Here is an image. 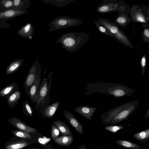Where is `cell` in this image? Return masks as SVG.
I'll return each mask as SVG.
<instances>
[{"instance_id":"6da1fadb","label":"cell","mask_w":149,"mask_h":149,"mask_svg":"<svg viewBox=\"0 0 149 149\" xmlns=\"http://www.w3.org/2000/svg\"><path fill=\"white\" fill-rule=\"evenodd\" d=\"M135 91L131 88L120 83L96 82L86 85L84 95H90L94 93L104 94L112 95L116 98L130 96Z\"/></svg>"},{"instance_id":"7a4b0ae2","label":"cell","mask_w":149,"mask_h":149,"mask_svg":"<svg viewBox=\"0 0 149 149\" xmlns=\"http://www.w3.org/2000/svg\"><path fill=\"white\" fill-rule=\"evenodd\" d=\"M139 103L138 100L128 102L111 109L102 113V123L105 125H115L126 120L136 110Z\"/></svg>"},{"instance_id":"3957f363","label":"cell","mask_w":149,"mask_h":149,"mask_svg":"<svg viewBox=\"0 0 149 149\" xmlns=\"http://www.w3.org/2000/svg\"><path fill=\"white\" fill-rule=\"evenodd\" d=\"M89 38L88 33L85 32H72L61 35L57 39L56 42L61 44L63 49L73 53L83 47Z\"/></svg>"},{"instance_id":"277c9868","label":"cell","mask_w":149,"mask_h":149,"mask_svg":"<svg viewBox=\"0 0 149 149\" xmlns=\"http://www.w3.org/2000/svg\"><path fill=\"white\" fill-rule=\"evenodd\" d=\"M53 72L51 71L41 82L38 91L35 104L36 110H42L49 104L50 93L52 81Z\"/></svg>"},{"instance_id":"5b68a950","label":"cell","mask_w":149,"mask_h":149,"mask_svg":"<svg viewBox=\"0 0 149 149\" xmlns=\"http://www.w3.org/2000/svg\"><path fill=\"white\" fill-rule=\"evenodd\" d=\"M98 21L104 26L112 35V37L125 46L132 49L134 47L130 39L114 22L109 19L98 18Z\"/></svg>"},{"instance_id":"8992f818","label":"cell","mask_w":149,"mask_h":149,"mask_svg":"<svg viewBox=\"0 0 149 149\" xmlns=\"http://www.w3.org/2000/svg\"><path fill=\"white\" fill-rule=\"evenodd\" d=\"M129 8L123 0H103L96 8V12L104 14L111 12H123Z\"/></svg>"},{"instance_id":"52a82bcc","label":"cell","mask_w":149,"mask_h":149,"mask_svg":"<svg viewBox=\"0 0 149 149\" xmlns=\"http://www.w3.org/2000/svg\"><path fill=\"white\" fill-rule=\"evenodd\" d=\"M79 19L70 18L67 16H61L55 18L47 25L50 27L48 31L51 32L62 29L79 26L82 23Z\"/></svg>"},{"instance_id":"ba28073f","label":"cell","mask_w":149,"mask_h":149,"mask_svg":"<svg viewBox=\"0 0 149 149\" xmlns=\"http://www.w3.org/2000/svg\"><path fill=\"white\" fill-rule=\"evenodd\" d=\"M129 14L131 21L149 25V7L145 5L135 4L130 8Z\"/></svg>"},{"instance_id":"9c48e42d","label":"cell","mask_w":149,"mask_h":149,"mask_svg":"<svg viewBox=\"0 0 149 149\" xmlns=\"http://www.w3.org/2000/svg\"><path fill=\"white\" fill-rule=\"evenodd\" d=\"M41 64L37 59L29 69L24 79L23 88L28 95L29 91L31 86L34 83L41 73Z\"/></svg>"},{"instance_id":"30bf717a","label":"cell","mask_w":149,"mask_h":149,"mask_svg":"<svg viewBox=\"0 0 149 149\" xmlns=\"http://www.w3.org/2000/svg\"><path fill=\"white\" fill-rule=\"evenodd\" d=\"M35 143L33 141L14 136L5 143V149H21Z\"/></svg>"},{"instance_id":"8fae6325","label":"cell","mask_w":149,"mask_h":149,"mask_svg":"<svg viewBox=\"0 0 149 149\" xmlns=\"http://www.w3.org/2000/svg\"><path fill=\"white\" fill-rule=\"evenodd\" d=\"M8 122L17 129L29 133H34L37 132L36 128L29 126L18 117H11L8 119Z\"/></svg>"},{"instance_id":"7c38bea8","label":"cell","mask_w":149,"mask_h":149,"mask_svg":"<svg viewBox=\"0 0 149 149\" xmlns=\"http://www.w3.org/2000/svg\"><path fill=\"white\" fill-rule=\"evenodd\" d=\"M63 115L70 124L79 134L83 133V127L81 124L70 111L65 110L63 112Z\"/></svg>"},{"instance_id":"4fadbf2b","label":"cell","mask_w":149,"mask_h":149,"mask_svg":"<svg viewBox=\"0 0 149 149\" xmlns=\"http://www.w3.org/2000/svg\"><path fill=\"white\" fill-rule=\"evenodd\" d=\"M11 133L15 136L25 140H31L35 143L37 142L38 139L42 136L41 134L38 132L34 133H29L17 129L12 130Z\"/></svg>"},{"instance_id":"5bb4252c","label":"cell","mask_w":149,"mask_h":149,"mask_svg":"<svg viewBox=\"0 0 149 149\" xmlns=\"http://www.w3.org/2000/svg\"><path fill=\"white\" fill-rule=\"evenodd\" d=\"M97 109L96 107L85 105L77 106L74 109V110L86 119L91 120Z\"/></svg>"},{"instance_id":"9a60e30c","label":"cell","mask_w":149,"mask_h":149,"mask_svg":"<svg viewBox=\"0 0 149 149\" xmlns=\"http://www.w3.org/2000/svg\"><path fill=\"white\" fill-rule=\"evenodd\" d=\"M130 8L123 12H119L114 22L118 26L124 28L130 23L132 21L129 16Z\"/></svg>"},{"instance_id":"2e32d148","label":"cell","mask_w":149,"mask_h":149,"mask_svg":"<svg viewBox=\"0 0 149 149\" xmlns=\"http://www.w3.org/2000/svg\"><path fill=\"white\" fill-rule=\"evenodd\" d=\"M60 103L56 102L42 110H38L37 113H40L44 118H51L55 114L59 106Z\"/></svg>"},{"instance_id":"e0dca14e","label":"cell","mask_w":149,"mask_h":149,"mask_svg":"<svg viewBox=\"0 0 149 149\" xmlns=\"http://www.w3.org/2000/svg\"><path fill=\"white\" fill-rule=\"evenodd\" d=\"M41 77L40 76L31 86L29 91L28 96L33 104H36L38 94L41 84Z\"/></svg>"},{"instance_id":"ac0fdd59","label":"cell","mask_w":149,"mask_h":149,"mask_svg":"<svg viewBox=\"0 0 149 149\" xmlns=\"http://www.w3.org/2000/svg\"><path fill=\"white\" fill-rule=\"evenodd\" d=\"M34 31L33 26L30 23H27L17 32V33L20 36L24 38L32 40Z\"/></svg>"},{"instance_id":"d6986e66","label":"cell","mask_w":149,"mask_h":149,"mask_svg":"<svg viewBox=\"0 0 149 149\" xmlns=\"http://www.w3.org/2000/svg\"><path fill=\"white\" fill-rule=\"evenodd\" d=\"M19 89L17 83L13 82L4 87L0 91V96L7 98L8 97Z\"/></svg>"},{"instance_id":"ffe728a7","label":"cell","mask_w":149,"mask_h":149,"mask_svg":"<svg viewBox=\"0 0 149 149\" xmlns=\"http://www.w3.org/2000/svg\"><path fill=\"white\" fill-rule=\"evenodd\" d=\"M27 13V11L26 10L11 9L7 10L0 12V19H10Z\"/></svg>"},{"instance_id":"44dd1931","label":"cell","mask_w":149,"mask_h":149,"mask_svg":"<svg viewBox=\"0 0 149 149\" xmlns=\"http://www.w3.org/2000/svg\"><path fill=\"white\" fill-rule=\"evenodd\" d=\"M24 61L23 59H16L11 63L6 68V74L9 75L13 74L20 67Z\"/></svg>"},{"instance_id":"7402d4cb","label":"cell","mask_w":149,"mask_h":149,"mask_svg":"<svg viewBox=\"0 0 149 149\" xmlns=\"http://www.w3.org/2000/svg\"><path fill=\"white\" fill-rule=\"evenodd\" d=\"M53 140L55 143L58 145L68 146L73 143L74 138L72 135L70 136L62 135Z\"/></svg>"},{"instance_id":"603a6c76","label":"cell","mask_w":149,"mask_h":149,"mask_svg":"<svg viewBox=\"0 0 149 149\" xmlns=\"http://www.w3.org/2000/svg\"><path fill=\"white\" fill-rule=\"evenodd\" d=\"M52 124L56 126L62 135L70 136L72 132L69 127L63 122L60 120L54 121Z\"/></svg>"},{"instance_id":"cb8c5ba5","label":"cell","mask_w":149,"mask_h":149,"mask_svg":"<svg viewBox=\"0 0 149 149\" xmlns=\"http://www.w3.org/2000/svg\"><path fill=\"white\" fill-rule=\"evenodd\" d=\"M21 96V92L19 90L9 96L6 99L8 107L11 109L14 107L18 104Z\"/></svg>"},{"instance_id":"d4e9b609","label":"cell","mask_w":149,"mask_h":149,"mask_svg":"<svg viewBox=\"0 0 149 149\" xmlns=\"http://www.w3.org/2000/svg\"><path fill=\"white\" fill-rule=\"evenodd\" d=\"M133 137L139 142L146 143L149 139V128L134 134Z\"/></svg>"},{"instance_id":"484cf974","label":"cell","mask_w":149,"mask_h":149,"mask_svg":"<svg viewBox=\"0 0 149 149\" xmlns=\"http://www.w3.org/2000/svg\"><path fill=\"white\" fill-rule=\"evenodd\" d=\"M44 3L50 4L58 8L64 7L76 0H42Z\"/></svg>"},{"instance_id":"4316f807","label":"cell","mask_w":149,"mask_h":149,"mask_svg":"<svg viewBox=\"0 0 149 149\" xmlns=\"http://www.w3.org/2000/svg\"><path fill=\"white\" fill-rule=\"evenodd\" d=\"M115 143L123 147L132 149H141L138 145L125 140H117L115 141Z\"/></svg>"},{"instance_id":"83f0119b","label":"cell","mask_w":149,"mask_h":149,"mask_svg":"<svg viewBox=\"0 0 149 149\" xmlns=\"http://www.w3.org/2000/svg\"><path fill=\"white\" fill-rule=\"evenodd\" d=\"M23 111L24 114L27 116L32 117L34 110L33 109L28 100L22 103Z\"/></svg>"},{"instance_id":"f1b7e54d","label":"cell","mask_w":149,"mask_h":149,"mask_svg":"<svg viewBox=\"0 0 149 149\" xmlns=\"http://www.w3.org/2000/svg\"><path fill=\"white\" fill-rule=\"evenodd\" d=\"M125 127V126L122 125H111L107 126L104 129L107 131L113 133H116L118 131L122 130Z\"/></svg>"},{"instance_id":"f546056e","label":"cell","mask_w":149,"mask_h":149,"mask_svg":"<svg viewBox=\"0 0 149 149\" xmlns=\"http://www.w3.org/2000/svg\"><path fill=\"white\" fill-rule=\"evenodd\" d=\"M95 24L96 27L100 32L105 35L112 37V34L104 26L101 24L98 21H95Z\"/></svg>"},{"instance_id":"4dcf8cb0","label":"cell","mask_w":149,"mask_h":149,"mask_svg":"<svg viewBox=\"0 0 149 149\" xmlns=\"http://www.w3.org/2000/svg\"><path fill=\"white\" fill-rule=\"evenodd\" d=\"M60 133V131L58 128L52 124L51 125V138L52 140L58 137Z\"/></svg>"},{"instance_id":"1f68e13d","label":"cell","mask_w":149,"mask_h":149,"mask_svg":"<svg viewBox=\"0 0 149 149\" xmlns=\"http://www.w3.org/2000/svg\"><path fill=\"white\" fill-rule=\"evenodd\" d=\"M141 66V74L143 77L145 72L147 64V56L146 55L144 54L141 58L140 61Z\"/></svg>"},{"instance_id":"d6a6232c","label":"cell","mask_w":149,"mask_h":149,"mask_svg":"<svg viewBox=\"0 0 149 149\" xmlns=\"http://www.w3.org/2000/svg\"><path fill=\"white\" fill-rule=\"evenodd\" d=\"M149 27L144 28L142 33L143 37L142 41L145 42L149 43Z\"/></svg>"},{"instance_id":"836d02e7","label":"cell","mask_w":149,"mask_h":149,"mask_svg":"<svg viewBox=\"0 0 149 149\" xmlns=\"http://www.w3.org/2000/svg\"><path fill=\"white\" fill-rule=\"evenodd\" d=\"M0 3L5 8H9L13 6V1L10 0H3L1 1Z\"/></svg>"},{"instance_id":"e575fe53","label":"cell","mask_w":149,"mask_h":149,"mask_svg":"<svg viewBox=\"0 0 149 149\" xmlns=\"http://www.w3.org/2000/svg\"><path fill=\"white\" fill-rule=\"evenodd\" d=\"M22 1L20 0H14L13 1V6H18L19 5L23 3Z\"/></svg>"},{"instance_id":"d590c367","label":"cell","mask_w":149,"mask_h":149,"mask_svg":"<svg viewBox=\"0 0 149 149\" xmlns=\"http://www.w3.org/2000/svg\"><path fill=\"white\" fill-rule=\"evenodd\" d=\"M77 149H87V146L85 144H81L78 147Z\"/></svg>"},{"instance_id":"8d00e7d4","label":"cell","mask_w":149,"mask_h":149,"mask_svg":"<svg viewBox=\"0 0 149 149\" xmlns=\"http://www.w3.org/2000/svg\"><path fill=\"white\" fill-rule=\"evenodd\" d=\"M45 146L47 147V149H55V148L53 147L52 145L51 144L46 145Z\"/></svg>"},{"instance_id":"74e56055","label":"cell","mask_w":149,"mask_h":149,"mask_svg":"<svg viewBox=\"0 0 149 149\" xmlns=\"http://www.w3.org/2000/svg\"><path fill=\"white\" fill-rule=\"evenodd\" d=\"M149 109H148L146 113L145 116L146 119L148 118L149 117Z\"/></svg>"},{"instance_id":"f35d334b","label":"cell","mask_w":149,"mask_h":149,"mask_svg":"<svg viewBox=\"0 0 149 149\" xmlns=\"http://www.w3.org/2000/svg\"><path fill=\"white\" fill-rule=\"evenodd\" d=\"M40 149L38 148H29L27 149Z\"/></svg>"},{"instance_id":"ab89813d","label":"cell","mask_w":149,"mask_h":149,"mask_svg":"<svg viewBox=\"0 0 149 149\" xmlns=\"http://www.w3.org/2000/svg\"><path fill=\"white\" fill-rule=\"evenodd\" d=\"M44 148V149H47V147H46L45 145L43 147Z\"/></svg>"},{"instance_id":"60d3db41","label":"cell","mask_w":149,"mask_h":149,"mask_svg":"<svg viewBox=\"0 0 149 149\" xmlns=\"http://www.w3.org/2000/svg\"><path fill=\"white\" fill-rule=\"evenodd\" d=\"M145 149V148H144V149Z\"/></svg>"},{"instance_id":"b9f144b4","label":"cell","mask_w":149,"mask_h":149,"mask_svg":"<svg viewBox=\"0 0 149 149\" xmlns=\"http://www.w3.org/2000/svg\"></svg>"},{"instance_id":"7bdbcfd3","label":"cell","mask_w":149,"mask_h":149,"mask_svg":"<svg viewBox=\"0 0 149 149\" xmlns=\"http://www.w3.org/2000/svg\"><path fill=\"white\" fill-rule=\"evenodd\" d=\"M100 149V148H99V149Z\"/></svg>"}]
</instances>
